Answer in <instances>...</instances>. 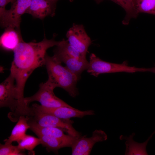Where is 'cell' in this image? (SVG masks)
I'll use <instances>...</instances> for the list:
<instances>
[{"instance_id":"cell-1","label":"cell","mask_w":155,"mask_h":155,"mask_svg":"<svg viewBox=\"0 0 155 155\" xmlns=\"http://www.w3.org/2000/svg\"><path fill=\"white\" fill-rule=\"evenodd\" d=\"M60 41L54 38L49 40L45 37L38 42L20 43L13 51L14 59L10 68V75L16 82L18 100V110L24 112L28 106L24 101V90L26 83L36 68L45 65L46 51L49 48L57 46Z\"/></svg>"},{"instance_id":"cell-2","label":"cell","mask_w":155,"mask_h":155,"mask_svg":"<svg viewBox=\"0 0 155 155\" xmlns=\"http://www.w3.org/2000/svg\"><path fill=\"white\" fill-rule=\"evenodd\" d=\"M88 72L96 77L101 74L125 72L134 73L137 72H146V68L130 66L127 61L122 63H116L102 60L94 54L90 56V61Z\"/></svg>"},{"instance_id":"cell-3","label":"cell","mask_w":155,"mask_h":155,"mask_svg":"<svg viewBox=\"0 0 155 155\" xmlns=\"http://www.w3.org/2000/svg\"><path fill=\"white\" fill-rule=\"evenodd\" d=\"M33 114L28 116V120L41 126L53 127L63 129L67 134L76 137L81 136V133L73 127V121L69 119L59 118L52 115L42 112L33 107H31Z\"/></svg>"},{"instance_id":"cell-4","label":"cell","mask_w":155,"mask_h":155,"mask_svg":"<svg viewBox=\"0 0 155 155\" xmlns=\"http://www.w3.org/2000/svg\"><path fill=\"white\" fill-rule=\"evenodd\" d=\"M55 88L54 85L48 80L45 82L40 84L39 90L34 94L24 98V102L29 106L31 102L37 101L42 106L48 108L72 107L55 95L53 90Z\"/></svg>"},{"instance_id":"cell-5","label":"cell","mask_w":155,"mask_h":155,"mask_svg":"<svg viewBox=\"0 0 155 155\" xmlns=\"http://www.w3.org/2000/svg\"><path fill=\"white\" fill-rule=\"evenodd\" d=\"M15 80L10 74L0 84V107H8L11 112L8 117L10 120L15 114L18 107V100Z\"/></svg>"},{"instance_id":"cell-6","label":"cell","mask_w":155,"mask_h":155,"mask_svg":"<svg viewBox=\"0 0 155 155\" xmlns=\"http://www.w3.org/2000/svg\"><path fill=\"white\" fill-rule=\"evenodd\" d=\"M31 0H14L11 8L6 10L0 17L1 24L6 28L12 27L20 29L21 16L25 13L31 3Z\"/></svg>"},{"instance_id":"cell-7","label":"cell","mask_w":155,"mask_h":155,"mask_svg":"<svg viewBox=\"0 0 155 155\" xmlns=\"http://www.w3.org/2000/svg\"><path fill=\"white\" fill-rule=\"evenodd\" d=\"M107 135L101 130L94 131L92 136L88 137L82 135L77 138L71 147L72 155H89L95 144L106 140Z\"/></svg>"},{"instance_id":"cell-8","label":"cell","mask_w":155,"mask_h":155,"mask_svg":"<svg viewBox=\"0 0 155 155\" xmlns=\"http://www.w3.org/2000/svg\"><path fill=\"white\" fill-rule=\"evenodd\" d=\"M66 36L69 43L82 55L86 57L92 41L83 26L73 24L67 31Z\"/></svg>"},{"instance_id":"cell-9","label":"cell","mask_w":155,"mask_h":155,"mask_svg":"<svg viewBox=\"0 0 155 155\" xmlns=\"http://www.w3.org/2000/svg\"><path fill=\"white\" fill-rule=\"evenodd\" d=\"M32 106L42 112L64 119H69L72 118H82L86 115L94 114L93 110L82 111L73 107L61 106L48 108L36 104H33Z\"/></svg>"},{"instance_id":"cell-10","label":"cell","mask_w":155,"mask_h":155,"mask_svg":"<svg viewBox=\"0 0 155 155\" xmlns=\"http://www.w3.org/2000/svg\"><path fill=\"white\" fill-rule=\"evenodd\" d=\"M55 1L52 0H31L25 13L36 18L42 19L46 17L55 15Z\"/></svg>"},{"instance_id":"cell-11","label":"cell","mask_w":155,"mask_h":155,"mask_svg":"<svg viewBox=\"0 0 155 155\" xmlns=\"http://www.w3.org/2000/svg\"><path fill=\"white\" fill-rule=\"evenodd\" d=\"M48 80L54 85L56 88H63L72 97H75L78 94L76 84L79 79L68 69L63 74L54 80Z\"/></svg>"},{"instance_id":"cell-12","label":"cell","mask_w":155,"mask_h":155,"mask_svg":"<svg viewBox=\"0 0 155 155\" xmlns=\"http://www.w3.org/2000/svg\"><path fill=\"white\" fill-rule=\"evenodd\" d=\"M5 29L0 37V46L5 50L13 51L20 43L24 41L20 29L12 27H8Z\"/></svg>"},{"instance_id":"cell-13","label":"cell","mask_w":155,"mask_h":155,"mask_svg":"<svg viewBox=\"0 0 155 155\" xmlns=\"http://www.w3.org/2000/svg\"><path fill=\"white\" fill-rule=\"evenodd\" d=\"M54 55L61 62L64 63L67 69L79 79L81 73L88 68L89 62L86 58H76L56 53H54Z\"/></svg>"},{"instance_id":"cell-14","label":"cell","mask_w":155,"mask_h":155,"mask_svg":"<svg viewBox=\"0 0 155 155\" xmlns=\"http://www.w3.org/2000/svg\"><path fill=\"white\" fill-rule=\"evenodd\" d=\"M40 138L42 146L50 151L57 152L59 149L66 147H71L78 137L69 135L65 137L59 138L43 136H38Z\"/></svg>"},{"instance_id":"cell-15","label":"cell","mask_w":155,"mask_h":155,"mask_svg":"<svg viewBox=\"0 0 155 155\" xmlns=\"http://www.w3.org/2000/svg\"><path fill=\"white\" fill-rule=\"evenodd\" d=\"M155 131L145 142L140 143L134 141L133 137L135 135L133 132L129 137L121 135L119 137L120 140H125L126 150L125 155H148L146 151V146L149 140Z\"/></svg>"},{"instance_id":"cell-16","label":"cell","mask_w":155,"mask_h":155,"mask_svg":"<svg viewBox=\"0 0 155 155\" xmlns=\"http://www.w3.org/2000/svg\"><path fill=\"white\" fill-rule=\"evenodd\" d=\"M30 127L28 123V116H21L12 129L10 136L4 140L5 144H12L14 141L18 142L25 135L27 130Z\"/></svg>"},{"instance_id":"cell-17","label":"cell","mask_w":155,"mask_h":155,"mask_svg":"<svg viewBox=\"0 0 155 155\" xmlns=\"http://www.w3.org/2000/svg\"><path fill=\"white\" fill-rule=\"evenodd\" d=\"M111 0L120 6L125 11L126 15L122 22L123 24H128L131 19L137 17L139 13L136 9L137 0Z\"/></svg>"},{"instance_id":"cell-18","label":"cell","mask_w":155,"mask_h":155,"mask_svg":"<svg viewBox=\"0 0 155 155\" xmlns=\"http://www.w3.org/2000/svg\"><path fill=\"white\" fill-rule=\"evenodd\" d=\"M57 48L55 51V53L66 55L69 57L76 58L82 59L86 58L71 45L67 40L63 39L60 41Z\"/></svg>"},{"instance_id":"cell-19","label":"cell","mask_w":155,"mask_h":155,"mask_svg":"<svg viewBox=\"0 0 155 155\" xmlns=\"http://www.w3.org/2000/svg\"><path fill=\"white\" fill-rule=\"evenodd\" d=\"M18 143V146L20 149L24 151L27 150L34 154V149L37 146L41 144V142L39 137L26 134Z\"/></svg>"},{"instance_id":"cell-20","label":"cell","mask_w":155,"mask_h":155,"mask_svg":"<svg viewBox=\"0 0 155 155\" xmlns=\"http://www.w3.org/2000/svg\"><path fill=\"white\" fill-rule=\"evenodd\" d=\"M136 9L139 13H143L153 14L155 9V0H137Z\"/></svg>"},{"instance_id":"cell-21","label":"cell","mask_w":155,"mask_h":155,"mask_svg":"<svg viewBox=\"0 0 155 155\" xmlns=\"http://www.w3.org/2000/svg\"><path fill=\"white\" fill-rule=\"evenodd\" d=\"M20 149L18 146H15L11 144H0V155H24V151Z\"/></svg>"},{"instance_id":"cell-22","label":"cell","mask_w":155,"mask_h":155,"mask_svg":"<svg viewBox=\"0 0 155 155\" xmlns=\"http://www.w3.org/2000/svg\"><path fill=\"white\" fill-rule=\"evenodd\" d=\"M9 0H0V17L7 10L5 9L6 5L9 3Z\"/></svg>"},{"instance_id":"cell-23","label":"cell","mask_w":155,"mask_h":155,"mask_svg":"<svg viewBox=\"0 0 155 155\" xmlns=\"http://www.w3.org/2000/svg\"><path fill=\"white\" fill-rule=\"evenodd\" d=\"M146 71L150 72L155 73V66L150 68H146Z\"/></svg>"},{"instance_id":"cell-24","label":"cell","mask_w":155,"mask_h":155,"mask_svg":"<svg viewBox=\"0 0 155 155\" xmlns=\"http://www.w3.org/2000/svg\"><path fill=\"white\" fill-rule=\"evenodd\" d=\"M14 0H9L10 2L12 3Z\"/></svg>"},{"instance_id":"cell-25","label":"cell","mask_w":155,"mask_h":155,"mask_svg":"<svg viewBox=\"0 0 155 155\" xmlns=\"http://www.w3.org/2000/svg\"><path fill=\"white\" fill-rule=\"evenodd\" d=\"M153 15H155V9L153 12Z\"/></svg>"},{"instance_id":"cell-26","label":"cell","mask_w":155,"mask_h":155,"mask_svg":"<svg viewBox=\"0 0 155 155\" xmlns=\"http://www.w3.org/2000/svg\"><path fill=\"white\" fill-rule=\"evenodd\" d=\"M102 0H97V1H100Z\"/></svg>"},{"instance_id":"cell-27","label":"cell","mask_w":155,"mask_h":155,"mask_svg":"<svg viewBox=\"0 0 155 155\" xmlns=\"http://www.w3.org/2000/svg\"><path fill=\"white\" fill-rule=\"evenodd\" d=\"M52 0L56 2L57 0Z\"/></svg>"}]
</instances>
